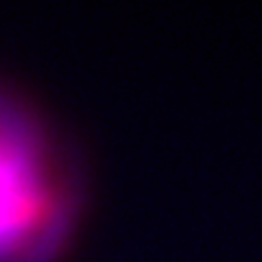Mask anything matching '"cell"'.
Returning <instances> with one entry per match:
<instances>
[{
    "label": "cell",
    "mask_w": 262,
    "mask_h": 262,
    "mask_svg": "<svg viewBox=\"0 0 262 262\" xmlns=\"http://www.w3.org/2000/svg\"><path fill=\"white\" fill-rule=\"evenodd\" d=\"M24 196L15 175L0 162V229L15 225L22 219Z\"/></svg>",
    "instance_id": "1"
}]
</instances>
